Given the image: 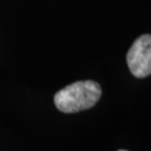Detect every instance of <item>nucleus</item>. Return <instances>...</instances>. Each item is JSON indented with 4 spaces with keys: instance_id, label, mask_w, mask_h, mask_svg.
<instances>
[{
    "instance_id": "nucleus-1",
    "label": "nucleus",
    "mask_w": 151,
    "mask_h": 151,
    "mask_svg": "<svg viewBox=\"0 0 151 151\" xmlns=\"http://www.w3.org/2000/svg\"><path fill=\"white\" fill-rule=\"evenodd\" d=\"M102 95L99 83L78 81L62 88L54 96L56 108L64 113H75L94 106Z\"/></svg>"
},
{
    "instance_id": "nucleus-3",
    "label": "nucleus",
    "mask_w": 151,
    "mask_h": 151,
    "mask_svg": "<svg viewBox=\"0 0 151 151\" xmlns=\"http://www.w3.org/2000/svg\"><path fill=\"white\" fill-rule=\"evenodd\" d=\"M119 151H127V150H119Z\"/></svg>"
},
{
    "instance_id": "nucleus-2",
    "label": "nucleus",
    "mask_w": 151,
    "mask_h": 151,
    "mask_svg": "<svg viewBox=\"0 0 151 151\" xmlns=\"http://www.w3.org/2000/svg\"><path fill=\"white\" fill-rule=\"evenodd\" d=\"M127 62L135 77H146L151 74V35L137 38L127 54Z\"/></svg>"
}]
</instances>
